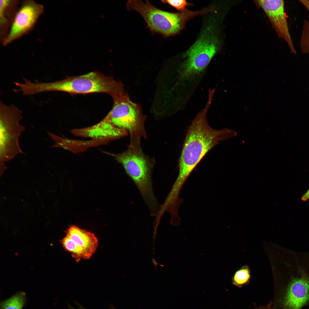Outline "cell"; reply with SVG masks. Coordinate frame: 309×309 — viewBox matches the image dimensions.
Returning <instances> with one entry per match:
<instances>
[{
    "mask_svg": "<svg viewBox=\"0 0 309 309\" xmlns=\"http://www.w3.org/2000/svg\"><path fill=\"white\" fill-rule=\"evenodd\" d=\"M227 13L217 3L212 10L201 16V26L195 40L175 56L183 78L191 80L201 74L220 52L223 43V22Z\"/></svg>",
    "mask_w": 309,
    "mask_h": 309,
    "instance_id": "obj_1",
    "label": "cell"
},
{
    "mask_svg": "<svg viewBox=\"0 0 309 309\" xmlns=\"http://www.w3.org/2000/svg\"><path fill=\"white\" fill-rule=\"evenodd\" d=\"M212 99H208L204 108L199 112L189 126L179 161V173L173 187L180 191L192 171L206 154L219 142L236 135L226 128L211 127L206 119Z\"/></svg>",
    "mask_w": 309,
    "mask_h": 309,
    "instance_id": "obj_2",
    "label": "cell"
},
{
    "mask_svg": "<svg viewBox=\"0 0 309 309\" xmlns=\"http://www.w3.org/2000/svg\"><path fill=\"white\" fill-rule=\"evenodd\" d=\"M106 153L113 157L123 166L128 176L139 191L152 216L159 212L161 206L155 197L152 188V172L155 161L143 152L140 143L130 142L127 149L121 153Z\"/></svg>",
    "mask_w": 309,
    "mask_h": 309,
    "instance_id": "obj_3",
    "label": "cell"
},
{
    "mask_svg": "<svg viewBox=\"0 0 309 309\" xmlns=\"http://www.w3.org/2000/svg\"><path fill=\"white\" fill-rule=\"evenodd\" d=\"M126 7L128 10L135 11L142 16L151 33L160 34L165 37L179 34L185 29L189 21L207 11L203 7L195 10L187 9L182 12L168 11L156 7L147 0L145 2L139 0H128Z\"/></svg>",
    "mask_w": 309,
    "mask_h": 309,
    "instance_id": "obj_4",
    "label": "cell"
},
{
    "mask_svg": "<svg viewBox=\"0 0 309 309\" xmlns=\"http://www.w3.org/2000/svg\"><path fill=\"white\" fill-rule=\"evenodd\" d=\"M44 88L46 92L60 91L75 94L102 93L113 98L125 92L121 82L96 71L46 82Z\"/></svg>",
    "mask_w": 309,
    "mask_h": 309,
    "instance_id": "obj_5",
    "label": "cell"
},
{
    "mask_svg": "<svg viewBox=\"0 0 309 309\" xmlns=\"http://www.w3.org/2000/svg\"><path fill=\"white\" fill-rule=\"evenodd\" d=\"M23 112L14 105H7L0 102V174L7 167L5 163L24 153L19 144V138L25 129L20 124Z\"/></svg>",
    "mask_w": 309,
    "mask_h": 309,
    "instance_id": "obj_6",
    "label": "cell"
},
{
    "mask_svg": "<svg viewBox=\"0 0 309 309\" xmlns=\"http://www.w3.org/2000/svg\"><path fill=\"white\" fill-rule=\"evenodd\" d=\"M113 98V106L106 115L109 120L115 126L129 133L130 142L140 143L141 138H146L147 136L144 127L146 117L140 106L132 102L125 92Z\"/></svg>",
    "mask_w": 309,
    "mask_h": 309,
    "instance_id": "obj_7",
    "label": "cell"
},
{
    "mask_svg": "<svg viewBox=\"0 0 309 309\" xmlns=\"http://www.w3.org/2000/svg\"><path fill=\"white\" fill-rule=\"evenodd\" d=\"M275 286L273 309L309 308V273L302 268Z\"/></svg>",
    "mask_w": 309,
    "mask_h": 309,
    "instance_id": "obj_8",
    "label": "cell"
},
{
    "mask_svg": "<svg viewBox=\"0 0 309 309\" xmlns=\"http://www.w3.org/2000/svg\"><path fill=\"white\" fill-rule=\"evenodd\" d=\"M61 243L77 262L82 259H90L96 252L98 244L93 233L74 225L67 229L66 235Z\"/></svg>",
    "mask_w": 309,
    "mask_h": 309,
    "instance_id": "obj_9",
    "label": "cell"
},
{
    "mask_svg": "<svg viewBox=\"0 0 309 309\" xmlns=\"http://www.w3.org/2000/svg\"><path fill=\"white\" fill-rule=\"evenodd\" d=\"M71 132L76 136L91 139L89 140L94 146L105 144L128 134L127 132L115 126L106 116L100 121L94 125L73 129Z\"/></svg>",
    "mask_w": 309,
    "mask_h": 309,
    "instance_id": "obj_10",
    "label": "cell"
},
{
    "mask_svg": "<svg viewBox=\"0 0 309 309\" xmlns=\"http://www.w3.org/2000/svg\"><path fill=\"white\" fill-rule=\"evenodd\" d=\"M43 7L32 1L24 3L17 13L4 43L7 45L30 30L42 13Z\"/></svg>",
    "mask_w": 309,
    "mask_h": 309,
    "instance_id": "obj_11",
    "label": "cell"
},
{
    "mask_svg": "<svg viewBox=\"0 0 309 309\" xmlns=\"http://www.w3.org/2000/svg\"><path fill=\"white\" fill-rule=\"evenodd\" d=\"M257 3L268 17L278 36L288 45L291 53L296 54L290 33L285 11L284 3L282 0H260Z\"/></svg>",
    "mask_w": 309,
    "mask_h": 309,
    "instance_id": "obj_12",
    "label": "cell"
},
{
    "mask_svg": "<svg viewBox=\"0 0 309 309\" xmlns=\"http://www.w3.org/2000/svg\"><path fill=\"white\" fill-rule=\"evenodd\" d=\"M26 302V293L19 291L1 302L0 309H23Z\"/></svg>",
    "mask_w": 309,
    "mask_h": 309,
    "instance_id": "obj_13",
    "label": "cell"
},
{
    "mask_svg": "<svg viewBox=\"0 0 309 309\" xmlns=\"http://www.w3.org/2000/svg\"><path fill=\"white\" fill-rule=\"evenodd\" d=\"M250 272L247 266L241 268L235 273L232 278V284L239 288L247 284L250 279Z\"/></svg>",
    "mask_w": 309,
    "mask_h": 309,
    "instance_id": "obj_14",
    "label": "cell"
},
{
    "mask_svg": "<svg viewBox=\"0 0 309 309\" xmlns=\"http://www.w3.org/2000/svg\"><path fill=\"white\" fill-rule=\"evenodd\" d=\"M299 1L307 9L309 12V1L299 0ZM302 52L309 53V22L304 23L300 40Z\"/></svg>",
    "mask_w": 309,
    "mask_h": 309,
    "instance_id": "obj_15",
    "label": "cell"
},
{
    "mask_svg": "<svg viewBox=\"0 0 309 309\" xmlns=\"http://www.w3.org/2000/svg\"><path fill=\"white\" fill-rule=\"evenodd\" d=\"M161 1L163 3L170 5L176 9L178 12L183 11L187 9V7L193 5V4L186 0H161Z\"/></svg>",
    "mask_w": 309,
    "mask_h": 309,
    "instance_id": "obj_16",
    "label": "cell"
},
{
    "mask_svg": "<svg viewBox=\"0 0 309 309\" xmlns=\"http://www.w3.org/2000/svg\"><path fill=\"white\" fill-rule=\"evenodd\" d=\"M10 1L0 0V22L1 25L5 24L7 22L5 16L6 9L10 3Z\"/></svg>",
    "mask_w": 309,
    "mask_h": 309,
    "instance_id": "obj_17",
    "label": "cell"
},
{
    "mask_svg": "<svg viewBox=\"0 0 309 309\" xmlns=\"http://www.w3.org/2000/svg\"><path fill=\"white\" fill-rule=\"evenodd\" d=\"M301 200L303 201H306L309 200V189L303 195L301 198Z\"/></svg>",
    "mask_w": 309,
    "mask_h": 309,
    "instance_id": "obj_18",
    "label": "cell"
},
{
    "mask_svg": "<svg viewBox=\"0 0 309 309\" xmlns=\"http://www.w3.org/2000/svg\"><path fill=\"white\" fill-rule=\"evenodd\" d=\"M78 306L79 309H86V308H85L84 307H83L82 306H81V305H80L79 304H78ZM72 309H76V308H73Z\"/></svg>",
    "mask_w": 309,
    "mask_h": 309,
    "instance_id": "obj_19",
    "label": "cell"
},
{
    "mask_svg": "<svg viewBox=\"0 0 309 309\" xmlns=\"http://www.w3.org/2000/svg\"><path fill=\"white\" fill-rule=\"evenodd\" d=\"M271 309L270 308H264V309Z\"/></svg>",
    "mask_w": 309,
    "mask_h": 309,
    "instance_id": "obj_20",
    "label": "cell"
}]
</instances>
